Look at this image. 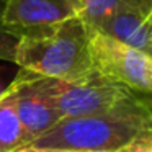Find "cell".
<instances>
[{"label":"cell","mask_w":152,"mask_h":152,"mask_svg":"<svg viewBox=\"0 0 152 152\" xmlns=\"http://www.w3.org/2000/svg\"><path fill=\"white\" fill-rule=\"evenodd\" d=\"M26 145L15 106V82L0 92V152H13Z\"/></svg>","instance_id":"8"},{"label":"cell","mask_w":152,"mask_h":152,"mask_svg":"<svg viewBox=\"0 0 152 152\" xmlns=\"http://www.w3.org/2000/svg\"><path fill=\"white\" fill-rule=\"evenodd\" d=\"M13 152H61V151H53V149H43V147H33V145H23Z\"/></svg>","instance_id":"11"},{"label":"cell","mask_w":152,"mask_h":152,"mask_svg":"<svg viewBox=\"0 0 152 152\" xmlns=\"http://www.w3.org/2000/svg\"><path fill=\"white\" fill-rule=\"evenodd\" d=\"M152 132V98L136 100L105 113L61 119L28 145L61 152H115Z\"/></svg>","instance_id":"1"},{"label":"cell","mask_w":152,"mask_h":152,"mask_svg":"<svg viewBox=\"0 0 152 152\" xmlns=\"http://www.w3.org/2000/svg\"><path fill=\"white\" fill-rule=\"evenodd\" d=\"M15 82V106L26 145L61 121V116L44 87V79L20 70Z\"/></svg>","instance_id":"6"},{"label":"cell","mask_w":152,"mask_h":152,"mask_svg":"<svg viewBox=\"0 0 152 152\" xmlns=\"http://www.w3.org/2000/svg\"><path fill=\"white\" fill-rule=\"evenodd\" d=\"M83 15V0H5L2 21L17 39L49 33Z\"/></svg>","instance_id":"5"},{"label":"cell","mask_w":152,"mask_h":152,"mask_svg":"<svg viewBox=\"0 0 152 152\" xmlns=\"http://www.w3.org/2000/svg\"><path fill=\"white\" fill-rule=\"evenodd\" d=\"M93 30L152 56V31L147 25V13L144 12L124 10L113 13Z\"/></svg>","instance_id":"7"},{"label":"cell","mask_w":152,"mask_h":152,"mask_svg":"<svg viewBox=\"0 0 152 152\" xmlns=\"http://www.w3.org/2000/svg\"><path fill=\"white\" fill-rule=\"evenodd\" d=\"M4 4L5 0H0V62H13V54H15V48H17L18 39L10 34L4 26L2 21V12H4Z\"/></svg>","instance_id":"10"},{"label":"cell","mask_w":152,"mask_h":152,"mask_svg":"<svg viewBox=\"0 0 152 152\" xmlns=\"http://www.w3.org/2000/svg\"><path fill=\"white\" fill-rule=\"evenodd\" d=\"M124 10H137L151 13L152 0H83V21L95 28L105 18Z\"/></svg>","instance_id":"9"},{"label":"cell","mask_w":152,"mask_h":152,"mask_svg":"<svg viewBox=\"0 0 152 152\" xmlns=\"http://www.w3.org/2000/svg\"><path fill=\"white\" fill-rule=\"evenodd\" d=\"M13 64L20 70L59 82H75L95 72L92 26L82 17L69 20L41 36L18 39Z\"/></svg>","instance_id":"2"},{"label":"cell","mask_w":152,"mask_h":152,"mask_svg":"<svg viewBox=\"0 0 152 152\" xmlns=\"http://www.w3.org/2000/svg\"><path fill=\"white\" fill-rule=\"evenodd\" d=\"M43 79L61 119L105 113L141 96V93L126 88L96 70L75 82H59L46 77Z\"/></svg>","instance_id":"3"},{"label":"cell","mask_w":152,"mask_h":152,"mask_svg":"<svg viewBox=\"0 0 152 152\" xmlns=\"http://www.w3.org/2000/svg\"><path fill=\"white\" fill-rule=\"evenodd\" d=\"M92 57L96 72L152 98V56L92 28Z\"/></svg>","instance_id":"4"},{"label":"cell","mask_w":152,"mask_h":152,"mask_svg":"<svg viewBox=\"0 0 152 152\" xmlns=\"http://www.w3.org/2000/svg\"><path fill=\"white\" fill-rule=\"evenodd\" d=\"M145 152H152V144H151V145H149V147H147V151H145Z\"/></svg>","instance_id":"13"},{"label":"cell","mask_w":152,"mask_h":152,"mask_svg":"<svg viewBox=\"0 0 152 152\" xmlns=\"http://www.w3.org/2000/svg\"><path fill=\"white\" fill-rule=\"evenodd\" d=\"M147 25H149V28H151V31H152V10H151V13L147 15Z\"/></svg>","instance_id":"12"}]
</instances>
